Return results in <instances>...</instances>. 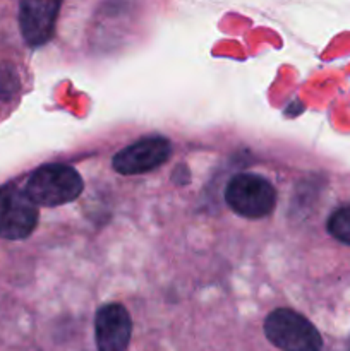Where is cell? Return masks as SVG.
I'll use <instances>...</instances> for the list:
<instances>
[{
	"label": "cell",
	"mask_w": 350,
	"mask_h": 351,
	"mask_svg": "<svg viewBox=\"0 0 350 351\" xmlns=\"http://www.w3.org/2000/svg\"><path fill=\"white\" fill-rule=\"evenodd\" d=\"M82 187L81 175L74 168L64 163H50L33 171L24 191L36 206L55 208L78 199Z\"/></svg>",
	"instance_id": "cell-1"
},
{
	"label": "cell",
	"mask_w": 350,
	"mask_h": 351,
	"mask_svg": "<svg viewBox=\"0 0 350 351\" xmlns=\"http://www.w3.org/2000/svg\"><path fill=\"white\" fill-rule=\"evenodd\" d=\"M268 341L281 351H321L323 338L316 326L290 308H277L264 321Z\"/></svg>",
	"instance_id": "cell-2"
},
{
	"label": "cell",
	"mask_w": 350,
	"mask_h": 351,
	"mask_svg": "<svg viewBox=\"0 0 350 351\" xmlns=\"http://www.w3.org/2000/svg\"><path fill=\"white\" fill-rule=\"evenodd\" d=\"M225 201L239 216L259 219L273 213L277 191L261 175L239 173L226 185Z\"/></svg>",
	"instance_id": "cell-3"
},
{
	"label": "cell",
	"mask_w": 350,
	"mask_h": 351,
	"mask_svg": "<svg viewBox=\"0 0 350 351\" xmlns=\"http://www.w3.org/2000/svg\"><path fill=\"white\" fill-rule=\"evenodd\" d=\"M36 225L38 208L26 191L16 185L0 187V239H27Z\"/></svg>",
	"instance_id": "cell-4"
},
{
	"label": "cell",
	"mask_w": 350,
	"mask_h": 351,
	"mask_svg": "<svg viewBox=\"0 0 350 351\" xmlns=\"http://www.w3.org/2000/svg\"><path fill=\"white\" fill-rule=\"evenodd\" d=\"M172 144L165 137H144L113 156V170L122 175H139L161 167L170 158Z\"/></svg>",
	"instance_id": "cell-5"
},
{
	"label": "cell",
	"mask_w": 350,
	"mask_h": 351,
	"mask_svg": "<svg viewBox=\"0 0 350 351\" xmlns=\"http://www.w3.org/2000/svg\"><path fill=\"white\" fill-rule=\"evenodd\" d=\"M64 0H19V27L30 47H41L54 36Z\"/></svg>",
	"instance_id": "cell-6"
},
{
	"label": "cell",
	"mask_w": 350,
	"mask_h": 351,
	"mask_svg": "<svg viewBox=\"0 0 350 351\" xmlns=\"http://www.w3.org/2000/svg\"><path fill=\"white\" fill-rule=\"evenodd\" d=\"M132 332L129 312L120 304L103 305L95 317V339L98 351H126Z\"/></svg>",
	"instance_id": "cell-7"
},
{
	"label": "cell",
	"mask_w": 350,
	"mask_h": 351,
	"mask_svg": "<svg viewBox=\"0 0 350 351\" xmlns=\"http://www.w3.org/2000/svg\"><path fill=\"white\" fill-rule=\"evenodd\" d=\"M21 89V75L9 60H0V108L12 105Z\"/></svg>",
	"instance_id": "cell-8"
},
{
	"label": "cell",
	"mask_w": 350,
	"mask_h": 351,
	"mask_svg": "<svg viewBox=\"0 0 350 351\" xmlns=\"http://www.w3.org/2000/svg\"><path fill=\"white\" fill-rule=\"evenodd\" d=\"M326 232L333 240L350 247V202L336 208L326 221Z\"/></svg>",
	"instance_id": "cell-9"
}]
</instances>
